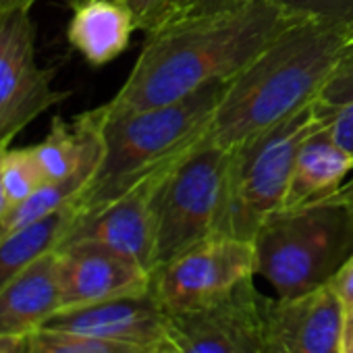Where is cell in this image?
I'll list each match as a JSON object with an SVG mask.
<instances>
[{"label": "cell", "mask_w": 353, "mask_h": 353, "mask_svg": "<svg viewBox=\"0 0 353 353\" xmlns=\"http://www.w3.org/2000/svg\"><path fill=\"white\" fill-rule=\"evenodd\" d=\"M297 19L276 0H250L243 7L172 23L150 34L129 77L106 114H127L179 102L214 81L235 79Z\"/></svg>", "instance_id": "obj_1"}, {"label": "cell", "mask_w": 353, "mask_h": 353, "mask_svg": "<svg viewBox=\"0 0 353 353\" xmlns=\"http://www.w3.org/2000/svg\"><path fill=\"white\" fill-rule=\"evenodd\" d=\"M353 48V23L297 21L229 85L206 135L233 150L314 100Z\"/></svg>", "instance_id": "obj_2"}, {"label": "cell", "mask_w": 353, "mask_h": 353, "mask_svg": "<svg viewBox=\"0 0 353 353\" xmlns=\"http://www.w3.org/2000/svg\"><path fill=\"white\" fill-rule=\"evenodd\" d=\"M229 81H214L188 98L127 114L102 110V162L90 185L73 200L77 216L88 214L179 160L210 129Z\"/></svg>", "instance_id": "obj_3"}, {"label": "cell", "mask_w": 353, "mask_h": 353, "mask_svg": "<svg viewBox=\"0 0 353 353\" xmlns=\"http://www.w3.org/2000/svg\"><path fill=\"white\" fill-rule=\"evenodd\" d=\"M258 274L279 297L326 285L353 256V212L339 200L279 210L254 237Z\"/></svg>", "instance_id": "obj_4"}, {"label": "cell", "mask_w": 353, "mask_h": 353, "mask_svg": "<svg viewBox=\"0 0 353 353\" xmlns=\"http://www.w3.org/2000/svg\"><path fill=\"white\" fill-rule=\"evenodd\" d=\"M231 154L204 135L162 174L154 194V270L221 231Z\"/></svg>", "instance_id": "obj_5"}, {"label": "cell", "mask_w": 353, "mask_h": 353, "mask_svg": "<svg viewBox=\"0 0 353 353\" xmlns=\"http://www.w3.org/2000/svg\"><path fill=\"white\" fill-rule=\"evenodd\" d=\"M314 102L231 150L227 202L219 233L254 243L266 219L283 210L297 152L322 127Z\"/></svg>", "instance_id": "obj_6"}, {"label": "cell", "mask_w": 353, "mask_h": 353, "mask_svg": "<svg viewBox=\"0 0 353 353\" xmlns=\"http://www.w3.org/2000/svg\"><path fill=\"white\" fill-rule=\"evenodd\" d=\"M266 299L248 279L221 299L166 312L162 343L172 353H268Z\"/></svg>", "instance_id": "obj_7"}, {"label": "cell", "mask_w": 353, "mask_h": 353, "mask_svg": "<svg viewBox=\"0 0 353 353\" xmlns=\"http://www.w3.org/2000/svg\"><path fill=\"white\" fill-rule=\"evenodd\" d=\"M54 69L36 59L32 11H0V152L40 114L61 104L69 92L52 85Z\"/></svg>", "instance_id": "obj_8"}, {"label": "cell", "mask_w": 353, "mask_h": 353, "mask_svg": "<svg viewBox=\"0 0 353 353\" xmlns=\"http://www.w3.org/2000/svg\"><path fill=\"white\" fill-rule=\"evenodd\" d=\"M258 274L256 248L216 233L152 272V291L166 312H179L225 297Z\"/></svg>", "instance_id": "obj_9"}, {"label": "cell", "mask_w": 353, "mask_h": 353, "mask_svg": "<svg viewBox=\"0 0 353 353\" xmlns=\"http://www.w3.org/2000/svg\"><path fill=\"white\" fill-rule=\"evenodd\" d=\"M172 164L152 172L117 200L77 216L61 248L75 241H94L154 272V194Z\"/></svg>", "instance_id": "obj_10"}, {"label": "cell", "mask_w": 353, "mask_h": 353, "mask_svg": "<svg viewBox=\"0 0 353 353\" xmlns=\"http://www.w3.org/2000/svg\"><path fill=\"white\" fill-rule=\"evenodd\" d=\"M57 274L63 301L61 310L152 289L150 270L94 241H75L59 248Z\"/></svg>", "instance_id": "obj_11"}, {"label": "cell", "mask_w": 353, "mask_h": 353, "mask_svg": "<svg viewBox=\"0 0 353 353\" xmlns=\"http://www.w3.org/2000/svg\"><path fill=\"white\" fill-rule=\"evenodd\" d=\"M345 318L347 312L328 283L293 297H268V353H341Z\"/></svg>", "instance_id": "obj_12"}, {"label": "cell", "mask_w": 353, "mask_h": 353, "mask_svg": "<svg viewBox=\"0 0 353 353\" xmlns=\"http://www.w3.org/2000/svg\"><path fill=\"white\" fill-rule=\"evenodd\" d=\"M164 320L166 310L150 289L137 295L59 310L44 326L139 347H156L164 341Z\"/></svg>", "instance_id": "obj_13"}, {"label": "cell", "mask_w": 353, "mask_h": 353, "mask_svg": "<svg viewBox=\"0 0 353 353\" xmlns=\"http://www.w3.org/2000/svg\"><path fill=\"white\" fill-rule=\"evenodd\" d=\"M61 307L57 252H50L0 289V334L30 336Z\"/></svg>", "instance_id": "obj_14"}, {"label": "cell", "mask_w": 353, "mask_h": 353, "mask_svg": "<svg viewBox=\"0 0 353 353\" xmlns=\"http://www.w3.org/2000/svg\"><path fill=\"white\" fill-rule=\"evenodd\" d=\"M353 160L320 127L299 148L283 210L330 200L351 172Z\"/></svg>", "instance_id": "obj_15"}, {"label": "cell", "mask_w": 353, "mask_h": 353, "mask_svg": "<svg viewBox=\"0 0 353 353\" xmlns=\"http://www.w3.org/2000/svg\"><path fill=\"white\" fill-rule=\"evenodd\" d=\"M137 30L133 15L119 0H90L73 9L67 28L69 44L94 67L121 57Z\"/></svg>", "instance_id": "obj_16"}, {"label": "cell", "mask_w": 353, "mask_h": 353, "mask_svg": "<svg viewBox=\"0 0 353 353\" xmlns=\"http://www.w3.org/2000/svg\"><path fill=\"white\" fill-rule=\"evenodd\" d=\"M77 219L75 204L0 237V289L42 256L57 252Z\"/></svg>", "instance_id": "obj_17"}, {"label": "cell", "mask_w": 353, "mask_h": 353, "mask_svg": "<svg viewBox=\"0 0 353 353\" xmlns=\"http://www.w3.org/2000/svg\"><path fill=\"white\" fill-rule=\"evenodd\" d=\"M92 179H94L92 172H77L63 181H48L36 194H32L28 200L13 204L9 208L3 223H0V237H5L30 223H36V221L65 208L75 198H79V194L90 185Z\"/></svg>", "instance_id": "obj_18"}, {"label": "cell", "mask_w": 353, "mask_h": 353, "mask_svg": "<svg viewBox=\"0 0 353 353\" xmlns=\"http://www.w3.org/2000/svg\"><path fill=\"white\" fill-rule=\"evenodd\" d=\"M152 349L154 347H139L48 326H42L28 336V353H150Z\"/></svg>", "instance_id": "obj_19"}, {"label": "cell", "mask_w": 353, "mask_h": 353, "mask_svg": "<svg viewBox=\"0 0 353 353\" xmlns=\"http://www.w3.org/2000/svg\"><path fill=\"white\" fill-rule=\"evenodd\" d=\"M0 168H3V183L11 206L28 200L32 194H36L42 185L48 183L34 145L7 148L3 152Z\"/></svg>", "instance_id": "obj_20"}, {"label": "cell", "mask_w": 353, "mask_h": 353, "mask_svg": "<svg viewBox=\"0 0 353 353\" xmlns=\"http://www.w3.org/2000/svg\"><path fill=\"white\" fill-rule=\"evenodd\" d=\"M135 19L137 30L156 34L181 19V0H119Z\"/></svg>", "instance_id": "obj_21"}, {"label": "cell", "mask_w": 353, "mask_h": 353, "mask_svg": "<svg viewBox=\"0 0 353 353\" xmlns=\"http://www.w3.org/2000/svg\"><path fill=\"white\" fill-rule=\"evenodd\" d=\"M297 19L322 23H353V0H276Z\"/></svg>", "instance_id": "obj_22"}, {"label": "cell", "mask_w": 353, "mask_h": 353, "mask_svg": "<svg viewBox=\"0 0 353 353\" xmlns=\"http://www.w3.org/2000/svg\"><path fill=\"white\" fill-rule=\"evenodd\" d=\"M314 110L322 123V129L353 160V102L326 104L316 100Z\"/></svg>", "instance_id": "obj_23"}, {"label": "cell", "mask_w": 353, "mask_h": 353, "mask_svg": "<svg viewBox=\"0 0 353 353\" xmlns=\"http://www.w3.org/2000/svg\"><path fill=\"white\" fill-rule=\"evenodd\" d=\"M320 102L326 104H347L353 102V48L343 57V61L336 65L334 73L322 88Z\"/></svg>", "instance_id": "obj_24"}, {"label": "cell", "mask_w": 353, "mask_h": 353, "mask_svg": "<svg viewBox=\"0 0 353 353\" xmlns=\"http://www.w3.org/2000/svg\"><path fill=\"white\" fill-rule=\"evenodd\" d=\"M245 3H250V0H181V19L179 21L229 13V11L243 7Z\"/></svg>", "instance_id": "obj_25"}, {"label": "cell", "mask_w": 353, "mask_h": 353, "mask_svg": "<svg viewBox=\"0 0 353 353\" xmlns=\"http://www.w3.org/2000/svg\"><path fill=\"white\" fill-rule=\"evenodd\" d=\"M336 297L341 299L347 314H353V256L334 272V276L328 281Z\"/></svg>", "instance_id": "obj_26"}, {"label": "cell", "mask_w": 353, "mask_h": 353, "mask_svg": "<svg viewBox=\"0 0 353 353\" xmlns=\"http://www.w3.org/2000/svg\"><path fill=\"white\" fill-rule=\"evenodd\" d=\"M0 353H28V336L0 334Z\"/></svg>", "instance_id": "obj_27"}, {"label": "cell", "mask_w": 353, "mask_h": 353, "mask_svg": "<svg viewBox=\"0 0 353 353\" xmlns=\"http://www.w3.org/2000/svg\"><path fill=\"white\" fill-rule=\"evenodd\" d=\"M341 353H353V314H347V318H345Z\"/></svg>", "instance_id": "obj_28"}, {"label": "cell", "mask_w": 353, "mask_h": 353, "mask_svg": "<svg viewBox=\"0 0 353 353\" xmlns=\"http://www.w3.org/2000/svg\"><path fill=\"white\" fill-rule=\"evenodd\" d=\"M332 198L339 200V202H343V204L353 212V176H351V181L343 183V188H341Z\"/></svg>", "instance_id": "obj_29"}, {"label": "cell", "mask_w": 353, "mask_h": 353, "mask_svg": "<svg viewBox=\"0 0 353 353\" xmlns=\"http://www.w3.org/2000/svg\"><path fill=\"white\" fill-rule=\"evenodd\" d=\"M5 152V150H3ZM3 152H0V160H3ZM11 208V202L7 198V192H5V183H3V168H0V223H3L5 214L9 212Z\"/></svg>", "instance_id": "obj_30"}, {"label": "cell", "mask_w": 353, "mask_h": 353, "mask_svg": "<svg viewBox=\"0 0 353 353\" xmlns=\"http://www.w3.org/2000/svg\"><path fill=\"white\" fill-rule=\"evenodd\" d=\"M38 3V0H3V11L5 9H23V11H32V7Z\"/></svg>", "instance_id": "obj_31"}, {"label": "cell", "mask_w": 353, "mask_h": 353, "mask_svg": "<svg viewBox=\"0 0 353 353\" xmlns=\"http://www.w3.org/2000/svg\"><path fill=\"white\" fill-rule=\"evenodd\" d=\"M150 353H172V351H170V349H168V347H166L164 343H160V345H156V347H154V349H152Z\"/></svg>", "instance_id": "obj_32"}, {"label": "cell", "mask_w": 353, "mask_h": 353, "mask_svg": "<svg viewBox=\"0 0 353 353\" xmlns=\"http://www.w3.org/2000/svg\"><path fill=\"white\" fill-rule=\"evenodd\" d=\"M85 3H90V0H67V5H69L71 9H77V7H81V5H85Z\"/></svg>", "instance_id": "obj_33"}, {"label": "cell", "mask_w": 353, "mask_h": 353, "mask_svg": "<svg viewBox=\"0 0 353 353\" xmlns=\"http://www.w3.org/2000/svg\"><path fill=\"white\" fill-rule=\"evenodd\" d=\"M0 11H3V0H0Z\"/></svg>", "instance_id": "obj_34"}]
</instances>
